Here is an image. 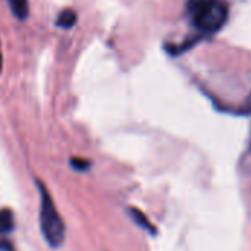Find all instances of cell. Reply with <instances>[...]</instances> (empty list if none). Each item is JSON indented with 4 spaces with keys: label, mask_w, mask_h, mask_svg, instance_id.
Wrapping results in <instances>:
<instances>
[{
    "label": "cell",
    "mask_w": 251,
    "mask_h": 251,
    "mask_svg": "<svg viewBox=\"0 0 251 251\" xmlns=\"http://www.w3.org/2000/svg\"><path fill=\"white\" fill-rule=\"evenodd\" d=\"M69 163L78 172H85V171H88L91 168V162L87 160V159H82V157H72Z\"/></svg>",
    "instance_id": "52a82bcc"
},
{
    "label": "cell",
    "mask_w": 251,
    "mask_h": 251,
    "mask_svg": "<svg viewBox=\"0 0 251 251\" xmlns=\"http://www.w3.org/2000/svg\"><path fill=\"white\" fill-rule=\"evenodd\" d=\"M128 213H129V216H131V219L141 228V229H144V231H147L150 235H156L157 234V231H156V226L149 221V218L141 212V210H138L137 207H129V210H128Z\"/></svg>",
    "instance_id": "3957f363"
},
{
    "label": "cell",
    "mask_w": 251,
    "mask_h": 251,
    "mask_svg": "<svg viewBox=\"0 0 251 251\" xmlns=\"http://www.w3.org/2000/svg\"><path fill=\"white\" fill-rule=\"evenodd\" d=\"M13 229V213L9 209H0V237Z\"/></svg>",
    "instance_id": "8992f818"
},
{
    "label": "cell",
    "mask_w": 251,
    "mask_h": 251,
    "mask_svg": "<svg viewBox=\"0 0 251 251\" xmlns=\"http://www.w3.org/2000/svg\"><path fill=\"white\" fill-rule=\"evenodd\" d=\"M37 190L40 193V232L49 247L59 249L66 237L63 218L59 213L49 188L41 181H37Z\"/></svg>",
    "instance_id": "6da1fadb"
},
{
    "label": "cell",
    "mask_w": 251,
    "mask_h": 251,
    "mask_svg": "<svg viewBox=\"0 0 251 251\" xmlns=\"http://www.w3.org/2000/svg\"><path fill=\"white\" fill-rule=\"evenodd\" d=\"M76 19H78V16L74 9H63L56 18V25L60 28L69 29L76 24Z\"/></svg>",
    "instance_id": "277c9868"
},
{
    "label": "cell",
    "mask_w": 251,
    "mask_h": 251,
    "mask_svg": "<svg viewBox=\"0 0 251 251\" xmlns=\"http://www.w3.org/2000/svg\"><path fill=\"white\" fill-rule=\"evenodd\" d=\"M12 246L7 240H0V251H12Z\"/></svg>",
    "instance_id": "ba28073f"
},
{
    "label": "cell",
    "mask_w": 251,
    "mask_h": 251,
    "mask_svg": "<svg viewBox=\"0 0 251 251\" xmlns=\"http://www.w3.org/2000/svg\"><path fill=\"white\" fill-rule=\"evenodd\" d=\"M10 7L13 15L18 19H26L29 15V1L28 0H10Z\"/></svg>",
    "instance_id": "5b68a950"
},
{
    "label": "cell",
    "mask_w": 251,
    "mask_h": 251,
    "mask_svg": "<svg viewBox=\"0 0 251 251\" xmlns=\"http://www.w3.org/2000/svg\"><path fill=\"white\" fill-rule=\"evenodd\" d=\"M12 251H13V250H12Z\"/></svg>",
    "instance_id": "30bf717a"
},
{
    "label": "cell",
    "mask_w": 251,
    "mask_h": 251,
    "mask_svg": "<svg viewBox=\"0 0 251 251\" xmlns=\"http://www.w3.org/2000/svg\"><path fill=\"white\" fill-rule=\"evenodd\" d=\"M1 68H3V56H1V49H0V72H1Z\"/></svg>",
    "instance_id": "9c48e42d"
},
{
    "label": "cell",
    "mask_w": 251,
    "mask_h": 251,
    "mask_svg": "<svg viewBox=\"0 0 251 251\" xmlns=\"http://www.w3.org/2000/svg\"><path fill=\"white\" fill-rule=\"evenodd\" d=\"M188 16L197 29L215 32L226 22L228 6L221 0H190Z\"/></svg>",
    "instance_id": "7a4b0ae2"
}]
</instances>
